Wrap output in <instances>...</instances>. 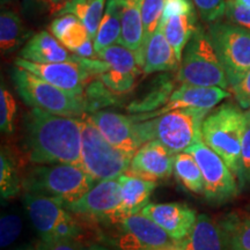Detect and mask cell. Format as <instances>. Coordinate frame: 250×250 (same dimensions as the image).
Listing matches in <instances>:
<instances>
[{"label": "cell", "mask_w": 250, "mask_h": 250, "mask_svg": "<svg viewBox=\"0 0 250 250\" xmlns=\"http://www.w3.org/2000/svg\"><path fill=\"white\" fill-rule=\"evenodd\" d=\"M68 1H70V0H50V6H49L50 13L57 14Z\"/></svg>", "instance_id": "45"}, {"label": "cell", "mask_w": 250, "mask_h": 250, "mask_svg": "<svg viewBox=\"0 0 250 250\" xmlns=\"http://www.w3.org/2000/svg\"><path fill=\"white\" fill-rule=\"evenodd\" d=\"M12 79L20 98L30 108L65 117L81 118L87 114L83 96L73 95L14 65Z\"/></svg>", "instance_id": "5"}, {"label": "cell", "mask_w": 250, "mask_h": 250, "mask_svg": "<svg viewBox=\"0 0 250 250\" xmlns=\"http://www.w3.org/2000/svg\"><path fill=\"white\" fill-rule=\"evenodd\" d=\"M83 96L85 100L87 114H93L118 103L117 94L109 89L99 78L93 79L86 86Z\"/></svg>", "instance_id": "32"}, {"label": "cell", "mask_w": 250, "mask_h": 250, "mask_svg": "<svg viewBox=\"0 0 250 250\" xmlns=\"http://www.w3.org/2000/svg\"><path fill=\"white\" fill-rule=\"evenodd\" d=\"M87 9H88V0H70L56 15L59 17V15L64 14H73L79 19L81 22H83L87 14Z\"/></svg>", "instance_id": "43"}, {"label": "cell", "mask_w": 250, "mask_h": 250, "mask_svg": "<svg viewBox=\"0 0 250 250\" xmlns=\"http://www.w3.org/2000/svg\"><path fill=\"white\" fill-rule=\"evenodd\" d=\"M175 155L159 140L145 143L134 153L131 161V174L148 180H166L174 173Z\"/></svg>", "instance_id": "17"}, {"label": "cell", "mask_w": 250, "mask_h": 250, "mask_svg": "<svg viewBox=\"0 0 250 250\" xmlns=\"http://www.w3.org/2000/svg\"><path fill=\"white\" fill-rule=\"evenodd\" d=\"M22 232V219L14 212L2 213L0 220V243L1 248H7L17 241Z\"/></svg>", "instance_id": "35"}, {"label": "cell", "mask_w": 250, "mask_h": 250, "mask_svg": "<svg viewBox=\"0 0 250 250\" xmlns=\"http://www.w3.org/2000/svg\"><path fill=\"white\" fill-rule=\"evenodd\" d=\"M105 240L118 250H159L176 245L170 236L142 213L123 214L100 223Z\"/></svg>", "instance_id": "8"}, {"label": "cell", "mask_w": 250, "mask_h": 250, "mask_svg": "<svg viewBox=\"0 0 250 250\" xmlns=\"http://www.w3.org/2000/svg\"><path fill=\"white\" fill-rule=\"evenodd\" d=\"M83 118L81 168L96 182L118 179L130 169L134 154L121 151L111 145L94 125L87 114Z\"/></svg>", "instance_id": "7"}, {"label": "cell", "mask_w": 250, "mask_h": 250, "mask_svg": "<svg viewBox=\"0 0 250 250\" xmlns=\"http://www.w3.org/2000/svg\"><path fill=\"white\" fill-rule=\"evenodd\" d=\"M34 34L26 29L20 15L14 11H2L0 14V48L8 54L20 46Z\"/></svg>", "instance_id": "27"}, {"label": "cell", "mask_w": 250, "mask_h": 250, "mask_svg": "<svg viewBox=\"0 0 250 250\" xmlns=\"http://www.w3.org/2000/svg\"><path fill=\"white\" fill-rule=\"evenodd\" d=\"M236 2H239L240 5L245 6V7L250 8V0H235Z\"/></svg>", "instance_id": "50"}, {"label": "cell", "mask_w": 250, "mask_h": 250, "mask_svg": "<svg viewBox=\"0 0 250 250\" xmlns=\"http://www.w3.org/2000/svg\"><path fill=\"white\" fill-rule=\"evenodd\" d=\"M87 117L114 147L134 154L143 146L137 134L136 122L131 116L100 110L87 115Z\"/></svg>", "instance_id": "16"}, {"label": "cell", "mask_w": 250, "mask_h": 250, "mask_svg": "<svg viewBox=\"0 0 250 250\" xmlns=\"http://www.w3.org/2000/svg\"><path fill=\"white\" fill-rule=\"evenodd\" d=\"M164 28L166 39L168 40L169 44L173 46L176 57L180 64L182 61L183 51L189 41L198 27L196 20V13L180 14L168 19L165 23L160 22Z\"/></svg>", "instance_id": "25"}, {"label": "cell", "mask_w": 250, "mask_h": 250, "mask_svg": "<svg viewBox=\"0 0 250 250\" xmlns=\"http://www.w3.org/2000/svg\"><path fill=\"white\" fill-rule=\"evenodd\" d=\"M181 245L184 250H232L224 227L206 214L198 215L191 234Z\"/></svg>", "instance_id": "19"}, {"label": "cell", "mask_w": 250, "mask_h": 250, "mask_svg": "<svg viewBox=\"0 0 250 250\" xmlns=\"http://www.w3.org/2000/svg\"><path fill=\"white\" fill-rule=\"evenodd\" d=\"M22 202L41 240H77L80 236V225L65 208L64 201L26 192Z\"/></svg>", "instance_id": "9"}, {"label": "cell", "mask_w": 250, "mask_h": 250, "mask_svg": "<svg viewBox=\"0 0 250 250\" xmlns=\"http://www.w3.org/2000/svg\"><path fill=\"white\" fill-rule=\"evenodd\" d=\"M14 65L31 72L65 92L78 96H83L86 86L93 79L98 78L85 65L74 62L39 64L18 57Z\"/></svg>", "instance_id": "13"}, {"label": "cell", "mask_w": 250, "mask_h": 250, "mask_svg": "<svg viewBox=\"0 0 250 250\" xmlns=\"http://www.w3.org/2000/svg\"><path fill=\"white\" fill-rule=\"evenodd\" d=\"M50 31L70 52L76 51L90 40L89 33L81 21L73 14L56 17L49 27Z\"/></svg>", "instance_id": "24"}, {"label": "cell", "mask_w": 250, "mask_h": 250, "mask_svg": "<svg viewBox=\"0 0 250 250\" xmlns=\"http://www.w3.org/2000/svg\"><path fill=\"white\" fill-rule=\"evenodd\" d=\"M166 0H144L142 7L143 26H144V43L143 50L151 36L158 29L164 13Z\"/></svg>", "instance_id": "33"}, {"label": "cell", "mask_w": 250, "mask_h": 250, "mask_svg": "<svg viewBox=\"0 0 250 250\" xmlns=\"http://www.w3.org/2000/svg\"><path fill=\"white\" fill-rule=\"evenodd\" d=\"M230 93L221 87H204L195 85H182L174 89L169 101L159 110L146 112V114L133 115L134 122H142L155 118L166 112H169L176 109H199V110H208L213 109L223 100L228 99Z\"/></svg>", "instance_id": "14"}, {"label": "cell", "mask_w": 250, "mask_h": 250, "mask_svg": "<svg viewBox=\"0 0 250 250\" xmlns=\"http://www.w3.org/2000/svg\"><path fill=\"white\" fill-rule=\"evenodd\" d=\"M122 34V6L117 0H108L104 14L94 40L96 55L108 46L118 44Z\"/></svg>", "instance_id": "26"}, {"label": "cell", "mask_w": 250, "mask_h": 250, "mask_svg": "<svg viewBox=\"0 0 250 250\" xmlns=\"http://www.w3.org/2000/svg\"><path fill=\"white\" fill-rule=\"evenodd\" d=\"M35 248L36 250H86L77 240H40Z\"/></svg>", "instance_id": "41"}, {"label": "cell", "mask_w": 250, "mask_h": 250, "mask_svg": "<svg viewBox=\"0 0 250 250\" xmlns=\"http://www.w3.org/2000/svg\"><path fill=\"white\" fill-rule=\"evenodd\" d=\"M180 67V62L176 57L173 46L166 39L164 28L159 24L158 29L151 36L143 50V72L144 74L156 72L174 71Z\"/></svg>", "instance_id": "20"}, {"label": "cell", "mask_w": 250, "mask_h": 250, "mask_svg": "<svg viewBox=\"0 0 250 250\" xmlns=\"http://www.w3.org/2000/svg\"><path fill=\"white\" fill-rule=\"evenodd\" d=\"M17 115V102L14 96L4 85L0 89V127L1 132L11 134L14 131V121Z\"/></svg>", "instance_id": "34"}, {"label": "cell", "mask_w": 250, "mask_h": 250, "mask_svg": "<svg viewBox=\"0 0 250 250\" xmlns=\"http://www.w3.org/2000/svg\"><path fill=\"white\" fill-rule=\"evenodd\" d=\"M232 90L241 108L250 109V70Z\"/></svg>", "instance_id": "42"}, {"label": "cell", "mask_w": 250, "mask_h": 250, "mask_svg": "<svg viewBox=\"0 0 250 250\" xmlns=\"http://www.w3.org/2000/svg\"><path fill=\"white\" fill-rule=\"evenodd\" d=\"M88 250H111V249H109L107 247L101 246V245H93L89 247Z\"/></svg>", "instance_id": "48"}, {"label": "cell", "mask_w": 250, "mask_h": 250, "mask_svg": "<svg viewBox=\"0 0 250 250\" xmlns=\"http://www.w3.org/2000/svg\"><path fill=\"white\" fill-rule=\"evenodd\" d=\"M121 205L122 189L118 179L99 181L80 198L65 203V208L72 214L99 224L120 214Z\"/></svg>", "instance_id": "12"}, {"label": "cell", "mask_w": 250, "mask_h": 250, "mask_svg": "<svg viewBox=\"0 0 250 250\" xmlns=\"http://www.w3.org/2000/svg\"><path fill=\"white\" fill-rule=\"evenodd\" d=\"M96 58L108 62V70L116 74L138 78L143 73L136 54L121 44H114L103 49L96 55Z\"/></svg>", "instance_id": "28"}, {"label": "cell", "mask_w": 250, "mask_h": 250, "mask_svg": "<svg viewBox=\"0 0 250 250\" xmlns=\"http://www.w3.org/2000/svg\"><path fill=\"white\" fill-rule=\"evenodd\" d=\"M176 81L187 85L229 87L226 72L219 59L212 41L201 26L197 27L191 40L183 51Z\"/></svg>", "instance_id": "6"}, {"label": "cell", "mask_w": 250, "mask_h": 250, "mask_svg": "<svg viewBox=\"0 0 250 250\" xmlns=\"http://www.w3.org/2000/svg\"><path fill=\"white\" fill-rule=\"evenodd\" d=\"M225 17L228 22L245 28L250 31V8L240 5L235 0H227Z\"/></svg>", "instance_id": "39"}, {"label": "cell", "mask_w": 250, "mask_h": 250, "mask_svg": "<svg viewBox=\"0 0 250 250\" xmlns=\"http://www.w3.org/2000/svg\"><path fill=\"white\" fill-rule=\"evenodd\" d=\"M14 250H36V248H35V247H33V246L27 245V246L18 247V248H15Z\"/></svg>", "instance_id": "49"}, {"label": "cell", "mask_w": 250, "mask_h": 250, "mask_svg": "<svg viewBox=\"0 0 250 250\" xmlns=\"http://www.w3.org/2000/svg\"><path fill=\"white\" fill-rule=\"evenodd\" d=\"M96 181L80 166L71 164L39 165L22 179L26 192L59 198L71 203L85 195Z\"/></svg>", "instance_id": "4"}, {"label": "cell", "mask_w": 250, "mask_h": 250, "mask_svg": "<svg viewBox=\"0 0 250 250\" xmlns=\"http://www.w3.org/2000/svg\"><path fill=\"white\" fill-rule=\"evenodd\" d=\"M23 145L33 164L81 167L83 118L58 116L31 108L24 116Z\"/></svg>", "instance_id": "1"}, {"label": "cell", "mask_w": 250, "mask_h": 250, "mask_svg": "<svg viewBox=\"0 0 250 250\" xmlns=\"http://www.w3.org/2000/svg\"><path fill=\"white\" fill-rule=\"evenodd\" d=\"M190 153L201 168L204 180V195L211 205H224L233 201L240 193L235 175L223 159L202 140L193 144L186 151Z\"/></svg>", "instance_id": "11"}, {"label": "cell", "mask_w": 250, "mask_h": 250, "mask_svg": "<svg viewBox=\"0 0 250 250\" xmlns=\"http://www.w3.org/2000/svg\"><path fill=\"white\" fill-rule=\"evenodd\" d=\"M208 112L199 109H176L152 120L136 122L137 134L142 145L156 139L176 155L203 139L202 125Z\"/></svg>", "instance_id": "2"}, {"label": "cell", "mask_w": 250, "mask_h": 250, "mask_svg": "<svg viewBox=\"0 0 250 250\" xmlns=\"http://www.w3.org/2000/svg\"><path fill=\"white\" fill-rule=\"evenodd\" d=\"M246 115L234 103H224L206 116L202 125V138L217 153L239 183L241 176L242 138Z\"/></svg>", "instance_id": "3"}, {"label": "cell", "mask_w": 250, "mask_h": 250, "mask_svg": "<svg viewBox=\"0 0 250 250\" xmlns=\"http://www.w3.org/2000/svg\"><path fill=\"white\" fill-rule=\"evenodd\" d=\"M226 230L232 250H250V215H226L219 221Z\"/></svg>", "instance_id": "31"}, {"label": "cell", "mask_w": 250, "mask_h": 250, "mask_svg": "<svg viewBox=\"0 0 250 250\" xmlns=\"http://www.w3.org/2000/svg\"><path fill=\"white\" fill-rule=\"evenodd\" d=\"M199 17L206 23H214L226 13L227 0H192Z\"/></svg>", "instance_id": "36"}, {"label": "cell", "mask_w": 250, "mask_h": 250, "mask_svg": "<svg viewBox=\"0 0 250 250\" xmlns=\"http://www.w3.org/2000/svg\"><path fill=\"white\" fill-rule=\"evenodd\" d=\"M31 5H40V6H50V0H28Z\"/></svg>", "instance_id": "46"}, {"label": "cell", "mask_w": 250, "mask_h": 250, "mask_svg": "<svg viewBox=\"0 0 250 250\" xmlns=\"http://www.w3.org/2000/svg\"><path fill=\"white\" fill-rule=\"evenodd\" d=\"M193 2L192 0H166L164 13H162L160 22L165 23L168 19L175 15L193 13Z\"/></svg>", "instance_id": "40"}, {"label": "cell", "mask_w": 250, "mask_h": 250, "mask_svg": "<svg viewBox=\"0 0 250 250\" xmlns=\"http://www.w3.org/2000/svg\"><path fill=\"white\" fill-rule=\"evenodd\" d=\"M117 1L122 6V34L118 44L130 49L136 54L143 70L144 26L142 7L144 0H117Z\"/></svg>", "instance_id": "21"}, {"label": "cell", "mask_w": 250, "mask_h": 250, "mask_svg": "<svg viewBox=\"0 0 250 250\" xmlns=\"http://www.w3.org/2000/svg\"><path fill=\"white\" fill-rule=\"evenodd\" d=\"M19 58L39 62V64H52V62H74L83 64V58L71 54L56 37L49 31L43 30L34 34L24 43L23 48L19 52Z\"/></svg>", "instance_id": "18"}, {"label": "cell", "mask_w": 250, "mask_h": 250, "mask_svg": "<svg viewBox=\"0 0 250 250\" xmlns=\"http://www.w3.org/2000/svg\"><path fill=\"white\" fill-rule=\"evenodd\" d=\"M22 180L13 156L2 147L0 154V195L1 199H11L20 193Z\"/></svg>", "instance_id": "30"}, {"label": "cell", "mask_w": 250, "mask_h": 250, "mask_svg": "<svg viewBox=\"0 0 250 250\" xmlns=\"http://www.w3.org/2000/svg\"><path fill=\"white\" fill-rule=\"evenodd\" d=\"M72 54L79 56L83 58H96V52L95 48H94V41L88 40L83 45H81L80 48H78L76 51H73Z\"/></svg>", "instance_id": "44"}, {"label": "cell", "mask_w": 250, "mask_h": 250, "mask_svg": "<svg viewBox=\"0 0 250 250\" xmlns=\"http://www.w3.org/2000/svg\"><path fill=\"white\" fill-rule=\"evenodd\" d=\"M159 250H184L183 247L181 243H176V245L174 246H170V247H166V248H162V249H159Z\"/></svg>", "instance_id": "47"}, {"label": "cell", "mask_w": 250, "mask_h": 250, "mask_svg": "<svg viewBox=\"0 0 250 250\" xmlns=\"http://www.w3.org/2000/svg\"><path fill=\"white\" fill-rule=\"evenodd\" d=\"M248 210H249V211H250V205H249V208H248Z\"/></svg>", "instance_id": "51"}, {"label": "cell", "mask_w": 250, "mask_h": 250, "mask_svg": "<svg viewBox=\"0 0 250 250\" xmlns=\"http://www.w3.org/2000/svg\"><path fill=\"white\" fill-rule=\"evenodd\" d=\"M175 81L171 79L170 74L159 76L152 85L143 94L139 99L133 100L126 107V110L131 114H146L162 108L169 101L171 94L174 92Z\"/></svg>", "instance_id": "23"}, {"label": "cell", "mask_w": 250, "mask_h": 250, "mask_svg": "<svg viewBox=\"0 0 250 250\" xmlns=\"http://www.w3.org/2000/svg\"><path fill=\"white\" fill-rule=\"evenodd\" d=\"M246 125L242 138L241 151V176L239 180L240 189L250 186V109L245 111Z\"/></svg>", "instance_id": "37"}, {"label": "cell", "mask_w": 250, "mask_h": 250, "mask_svg": "<svg viewBox=\"0 0 250 250\" xmlns=\"http://www.w3.org/2000/svg\"><path fill=\"white\" fill-rule=\"evenodd\" d=\"M174 175L180 186L189 192H204V180L195 158L190 153L182 152L175 155Z\"/></svg>", "instance_id": "29"}, {"label": "cell", "mask_w": 250, "mask_h": 250, "mask_svg": "<svg viewBox=\"0 0 250 250\" xmlns=\"http://www.w3.org/2000/svg\"><path fill=\"white\" fill-rule=\"evenodd\" d=\"M104 2L105 0H88V9L83 24L89 33L90 40H95L96 34H98L100 23L104 14Z\"/></svg>", "instance_id": "38"}, {"label": "cell", "mask_w": 250, "mask_h": 250, "mask_svg": "<svg viewBox=\"0 0 250 250\" xmlns=\"http://www.w3.org/2000/svg\"><path fill=\"white\" fill-rule=\"evenodd\" d=\"M208 34L233 89L250 70V31L217 21L210 24Z\"/></svg>", "instance_id": "10"}, {"label": "cell", "mask_w": 250, "mask_h": 250, "mask_svg": "<svg viewBox=\"0 0 250 250\" xmlns=\"http://www.w3.org/2000/svg\"><path fill=\"white\" fill-rule=\"evenodd\" d=\"M140 213L161 227L176 243L188 239L198 218L196 211L183 203H149Z\"/></svg>", "instance_id": "15"}, {"label": "cell", "mask_w": 250, "mask_h": 250, "mask_svg": "<svg viewBox=\"0 0 250 250\" xmlns=\"http://www.w3.org/2000/svg\"><path fill=\"white\" fill-rule=\"evenodd\" d=\"M118 182L122 189V205L118 215L140 213L149 204V198L158 187L156 181L144 179L129 171L122 174Z\"/></svg>", "instance_id": "22"}]
</instances>
